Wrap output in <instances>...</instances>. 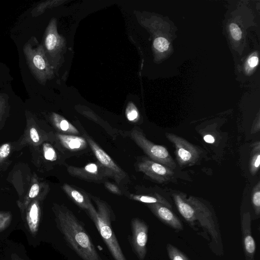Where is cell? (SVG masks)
Here are the masks:
<instances>
[{
    "mask_svg": "<svg viewBox=\"0 0 260 260\" xmlns=\"http://www.w3.org/2000/svg\"><path fill=\"white\" fill-rule=\"evenodd\" d=\"M173 198L178 211L187 224L207 240L217 255L223 253L219 225L216 217L204 203L192 196L175 193Z\"/></svg>",
    "mask_w": 260,
    "mask_h": 260,
    "instance_id": "obj_1",
    "label": "cell"
},
{
    "mask_svg": "<svg viewBox=\"0 0 260 260\" xmlns=\"http://www.w3.org/2000/svg\"><path fill=\"white\" fill-rule=\"evenodd\" d=\"M58 227L69 244L83 260H102L79 220L64 206L56 212Z\"/></svg>",
    "mask_w": 260,
    "mask_h": 260,
    "instance_id": "obj_2",
    "label": "cell"
},
{
    "mask_svg": "<svg viewBox=\"0 0 260 260\" xmlns=\"http://www.w3.org/2000/svg\"><path fill=\"white\" fill-rule=\"evenodd\" d=\"M96 205L87 211L103 240L115 260H126L111 226L112 213L107 204L99 198L90 196Z\"/></svg>",
    "mask_w": 260,
    "mask_h": 260,
    "instance_id": "obj_3",
    "label": "cell"
},
{
    "mask_svg": "<svg viewBox=\"0 0 260 260\" xmlns=\"http://www.w3.org/2000/svg\"><path fill=\"white\" fill-rule=\"evenodd\" d=\"M23 53L31 74L42 84L53 78V68L45 54L43 45L31 37L23 45Z\"/></svg>",
    "mask_w": 260,
    "mask_h": 260,
    "instance_id": "obj_4",
    "label": "cell"
},
{
    "mask_svg": "<svg viewBox=\"0 0 260 260\" xmlns=\"http://www.w3.org/2000/svg\"><path fill=\"white\" fill-rule=\"evenodd\" d=\"M131 137L152 160L167 166L172 170L176 168V164L166 147L151 142L141 131L137 129L132 131Z\"/></svg>",
    "mask_w": 260,
    "mask_h": 260,
    "instance_id": "obj_5",
    "label": "cell"
},
{
    "mask_svg": "<svg viewBox=\"0 0 260 260\" xmlns=\"http://www.w3.org/2000/svg\"><path fill=\"white\" fill-rule=\"evenodd\" d=\"M63 46V39L57 31L56 19L53 18L45 31L43 46L46 56L54 69L58 64Z\"/></svg>",
    "mask_w": 260,
    "mask_h": 260,
    "instance_id": "obj_6",
    "label": "cell"
},
{
    "mask_svg": "<svg viewBox=\"0 0 260 260\" xmlns=\"http://www.w3.org/2000/svg\"><path fill=\"white\" fill-rule=\"evenodd\" d=\"M166 136L175 147L176 159L180 167L193 165L198 160L201 151L196 146L174 134L167 133Z\"/></svg>",
    "mask_w": 260,
    "mask_h": 260,
    "instance_id": "obj_7",
    "label": "cell"
},
{
    "mask_svg": "<svg viewBox=\"0 0 260 260\" xmlns=\"http://www.w3.org/2000/svg\"><path fill=\"white\" fill-rule=\"evenodd\" d=\"M85 137L94 154L108 175L113 177L119 184L126 177L125 172L94 141L86 135Z\"/></svg>",
    "mask_w": 260,
    "mask_h": 260,
    "instance_id": "obj_8",
    "label": "cell"
},
{
    "mask_svg": "<svg viewBox=\"0 0 260 260\" xmlns=\"http://www.w3.org/2000/svg\"><path fill=\"white\" fill-rule=\"evenodd\" d=\"M132 244L140 260H143L147 253V242L148 228L146 223L138 218L131 221Z\"/></svg>",
    "mask_w": 260,
    "mask_h": 260,
    "instance_id": "obj_9",
    "label": "cell"
},
{
    "mask_svg": "<svg viewBox=\"0 0 260 260\" xmlns=\"http://www.w3.org/2000/svg\"><path fill=\"white\" fill-rule=\"evenodd\" d=\"M138 168L139 171L160 183L170 180L174 175L172 169L146 158L143 159L138 164Z\"/></svg>",
    "mask_w": 260,
    "mask_h": 260,
    "instance_id": "obj_10",
    "label": "cell"
},
{
    "mask_svg": "<svg viewBox=\"0 0 260 260\" xmlns=\"http://www.w3.org/2000/svg\"><path fill=\"white\" fill-rule=\"evenodd\" d=\"M242 240L246 260H255L256 244L251 233V218L249 212L243 213L241 222Z\"/></svg>",
    "mask_w": 260,
    "mask_h": 260,
    "instance_id": "obj_11",
    "label": "cell"
},
{
    "mask_svg": "<svg viewBox=\"0 0 260 260\" xmlns=\"http://www.w3.org/2000/svg\"><path fill=\"white\" fill-rule=\"evenodd\" d=\"M148 207L152 212L166 225L176 231H180L183 230L182 222L171 208L160 204H148Z\"/></svg>",
    "mask_w": 260,
    "mask_h": 260,
    "instance_id": "obj_12",
    "label": "cell"
},
{
    "mask_svg": "<svg viewBox=\"0 0 260 260\" xmlns=\"http://www.w3.org/2000/svg\"><path fill=\"white\" fill-rule=\"evenodd\" d=\"M41 196L34 199L26 208L25 219L29 231L32 234H36L38 231L41 217L40 201Z\"/></svg>",
    "mask_w": 260,
    "mask_h": 260,
    "instance_id": "obj_13",
    "label": "cell"
},
{
    "mask_svg": "<svg viewBox=\"0 0 260 260\" xmlns=\"http://www.w3.org/2000/svg\"><path fill=\"white\" fill-rule=\"evenodd\" d=\"M62 188L66 193L77 205L86 211L93 206L86 194L81 192L68 184H64Z\"/></svg>",
    "mask_w": 260,
    "mask_h": 260,
    "instance_id": "obj_14",
    "label": "cell"
},
{
    "mask_svg": "<svg viewBox=\"0 0 260 260\" xmlns=\"http://www.w3.org/2000/svg\"><path fill=\"white\" fill-rule=\"evenodd\" d=\"M57 137L62 146L70 150H81L87 146L86 140L81 137L60 134Z\"/></svg>",
    "mask_w": 260,
    "mask_h": 260,
    "instance_id": "obj_15",
    "label": "cell"
},
{
    "mask_svg": "<svg viewBox=\"0 0 260 260\" xmlns=\"http://www.w3.org/2000/svg\"><path fill=\"white\" fill-rule=\"evenodd\" d=\"M36 176L32 178L31 185L27 193L24 197L22 201L18 202V205L22 214L25 210L29 203L35 199L42 196L41 195V185Z\"/></svg>",
    "mask_w": 260,
    "mask_h": 260,
    "instance_id": "obj_16",
    "label": "cell"
},
{
    "mask_svg": "<svg viewBox=\"0 0 260 260\" xmlns=\"http://www.w3.org/2000/svg\"><path fill=\"white\" fill-rule=\"evenodd\" d=\"M42 141L41 132L37 127L33 119L27 120V127L24 133L23 142H24L25 144H28L36 146L40 145Z\"/></svg>",
    "mask_w": 260,
    "mask_h": 260,
    "instance_id": "obj_17",
    "label": "cell"
},
{
    "mask_svg": "<svg viewBox=\"0 0 260 260\" xmlns=\"http://www.w3.org/2000/svg\"><path fill=\"white\" fill-rule=\"evenodd\" d=\"M69 171L76 176L87 178L100 179L99 166L94 163L88 164L82 168L71 167Z\"/></svg>",
    "mask_w": 260,
    "mask_h": 260,
    "instance_id": "obj_18",
    "label": "cell"
},
{
    "mask_svg": "<svg viewBox=\"0 0 260 260\" xmlns=\"http://www.w3.org/2000/svg\"><path fill=\"white\" fill-rule=\"evenodd\" d=\"M51 120L54 126L60 132L70 134H79L77 129L60 115L53 113L51 116Z\"/></svg>",
    "mask_w": 260,
    "mask_h": 260,
    "instance_id": "obj_19",
    "label": "cell"
},
{
    "mask_svg": "<svg viewBox=\"0 0 260 260\" xmlns=\"http://www.w3.org/2000/svg\"><path fill=\"white\" fill-rule=\"evenodd\" d=\"M130 198L134 200L147 204H160L169 208H172L171 205L162 197L159 194L155 196L131 194Z\"/></svg>",
    "mask_w": 260,
    "mask_h": 260,
    "instance_id": "obj_20",
    "label": "cell"
},
{
    "mask_svg": "<svg viewBox=\"0 0 260 260\" xmlns=\"http://www.w3.org/2000/svg\"><path fill=\"white\" fill-rule=\"evenodd\" d=\"M259 143L257 142L254 148V154H253L250 162V170L251 174L255 175L258 170L260 165V152H259Z\"/></svg>",
    "mask_w": 260,
    "mask_h": 260,
    "instance_id": "obj_21",
    "label": "cell"
},
{
    "mask_svg": "<svg viewBox=\"0 0 260 260\" xmlns=\"http://www.w3.org/2000/svg\"><path fill=\"white\" fill-rule=\"evenodd\" d=\"M166 248L170 260H190L179 249L170 243L167 245Z\"/></svg>",
    "mask_w": 260,
    "mask_h": 260,
    "instance_id": "obj_22",
    "label": "cell"
},
{
    "mask_svg": "<svg viewBox=\"0 0 260 260\" xmlns=\"http://www.w3.org/2000/svg\"><path fill=\"white\" fill-rule=\"evenodd\" d=\"M251 202L255 212L257 216L260 214V183L258 182L253 188L252 196Z\"/></svg>",
    "mask_w": 260,
    "mask_h": 260,
    "instance_id": "obj_23",
    "label": "cell"
},
{
    "mask_svg": "<svg viewBox=\"0 0 260 260\" xmlns=\"http://www.w3.org/2000/svg\"><path fill=\"white\" fill-rule=\"evenodd\" d=\"M43 153L44 158L49 161H54L57 158L56 153L53 147L45 143L43 145Z\"/></svg>",
    "mask_w": 260,
    "mask_h": 260,
    "instance_id": "obj_24",
    "label": "cell"
},
{
    "mask_svg": "<svg viewBox=\"0 0 260 260\" xmlns=\"http://www.w3.org/2000/svg\"><path fill=\"white\" fill-rule=\"evenodd\" d=\"M11 150V145L6 143L0 146V166L8 160Z\"/></svg>",
    "mask_w": 260,
    "mask_h": 260,
    "instance_id": "obj_25",
    "label": "cell"
},
{
    "mask_svg": "<svg viewBox=\"0 0 260 260\" xmlns=\"http://www.w3.org/2000/svg\"><path fill=\"white\" fill-rule=\"evenodd\" d=\"M153 45L157 50L162 52L168 50L169 47V43L165 38L158 37L154 40Z\"/></svg>",
    "mask_w": 260,
    "mask_h": 260,
    "instance_id": "obj_26",
    "label": "cell"
},
{
    "mask_svg": "<svg viewBox=\"0 0 260 260\" xmlns=\"http://www.w3.org/2000/svg\"><path fill=\"white\" fill-rule=\"evenodd\" d=\"M11 215L7 212H0V232L7 228L11 220Z\"/></svg>",
    "mask_w": 260,
    "mask_h": 260,
    "instance_id": "obj_27",
    "label": "cell"
},
{
    "mask_svg": "<svg viewBox=\"0 0 260 260\" xmlns=\"http://www.w3.org/2000/svg\"><path fill=\"white\" fill-rule=\"evenodd\" d=\"M126 115L127 119L131 121H136L139 117V113L137 108L133 104L127 107L126 110Z\"/></svg>",
    "mask_w": 260,
    "mask_h": 260,
    "instance_id": "obj_28",
    "label": "cell"
},
{
    "mask_svg": "<svg viewBox=\"0 0 260 260\" xmlns=\"http://www.w3.org/2000/svg\"><path fill=\"white\" fill-rule=\"evenodd\" d=\"M230 30L233 38L235 40H239L242 37V31L239 27L235 23H232L230 25Z\"/></svg>",
    "mask_w": 260,
    "mask_h": 260,
    "instance_id": "obj_29",
    "label": "cell"
},
{
    "mask_svg": "<svg viewBox=\"0 0 260 260\" xmlns=\"http://www.w3.org/2000/svg\"><path fill=\"white\" fill-rule=\"evenodd\" d=\"M7 102L3 94H0V121L2 120L7 109Z\"/></svg>",
    "mask_w": 260,
    "mask_h": 260,
    "instance_id": "obj_30",
    "label": "cell"
},
{
    "mask_svg": "<svg viewBox=\"0 0 260 260\" xmlns=\"http://www.w3.org/2000/svg\"><path fill=\"white\" fill-rule=\"evenodd\" d=\"M105 185L108 190H109L111 192H113V193L118 194H121V191L117 185L108 182H106L105 183Z\"/></svg>",
    "mask_w": 260,
    "mask_h": 260,
    "instance_id": "obj_31",
    "label": "cell"
},
{
    "mask_svg": "<svg viewBox=\"0 0 260 260\" xmlns=\"http://www.w3.org/2000/svg\"><path fill=\"white\" fill-rule=\"evenodd\" d=\"M258 63V58L256 56L250 57L248 60V64L251 68H254Z\"/></svg>",
    "mask_w": 260,
    "mask_h": 260,
    "instance_id": "obj_32",
    "label": "cell"
},
{
    "mask_svg": "<svg viewBox=\"0 0 260 260\" xmlns=\"http://www.w3.org/2000/svg\"><path fill=\"white\" fill-rule=\"evenodd\" d=\"M203 139L205 142L208 143H213L215 142V139L211 135H206L204 136Z\"/></svg>",
    "mask_w": 260,
    "mask_h": 260,
    "instance_id": "obj_33",
    "label": "cell"
},
{
    "mask_svg": "<svg viewBox=\"0 0 260 260\" xmlns=\"http://www.w3.org/2000/svg\"><path fill=\"white\" fill-rule=\"evenodd\" d=\"M15 260H21V259H15Z\"/></svg>",
    "mask_w": 260,
    "mask_h": 260,
    "instance_id": "obj_34",
    "label": "cell"
}]
</instances>
